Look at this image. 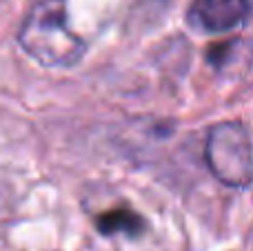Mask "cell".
Returning a JSON list of instances; mask_svg holds the SVG:
<instances>
[{
	"label": "cell",
	"instance_id": "6da1fadb",
	"mask_svg": "<svg viewBox=\"0 0 253 251\" xmlns=\"http://www.w3.org/2000/svg\"><path fill=\"white\" fill-rule=\"evenodd\" d=\"M18 44L47 69L76 67L87 53V42L71 25L69 0H38L22 20Z\"/></svg>",
	"mask_w": 253,
	"mask_h": 251
},
{
	"label": "cell",
	"instance_id": "3957f363",
	"mask_svg": "<svg viewBox=\"0 0 253 251\" xmlns=\"http://www.w3.org/2000/svg\"><path fill=\"white\" fill-rule=\"evenodd\" d=\"M249 13V0H196L189 9V22L205 34H229L245 25Z\"/></svg>",
	"mask_w": 253,
	"mask_h": 251
},
{
	"label": "cell",
	"instance_id": "7a4b0ae2",
	"mask_svg": "<svg viewBox=\"0 0 253 251\" xmlns=\"http://www.w3.org/2000/svg\"><path fill=\"white\" fill-rule=\"evenodd\" d=\"M205 163L222 185L247 189L253 185V142L247 127L236 120L218 123L207 131Z\"/></svg>",
	"mask_w": 253,
	"mask_h": 251
},
{
	"label": "cell",
	"instance_id": "277c9868",
	"mask_svg": "<svg viewBox=\"0 0 253 251\" xmlns=\"http://www.w3.org/2000/svg\"><path fill=\"white\" fill-rule=\"evenodd\" d=\"M96 229L102 236H126L135 238L147 231V220L129 209H111L96 218Z\"/></svg>",
	"mask_w": 253,
	"mask_h": 251
},
{
	"label": "cell",
	"instance_id": "5b68a950",
	"mask_svg": "<svg viewBox=\"0 0 253 251\" xmlns=\"http://www.w3.org/2000/svg\"><path fill=\"white\" fill-rule=\"evenodd\" d=\"M9 196H11V194H9V191L0 185V218L7 216L9 209H11V207H9Z\"/></svg>",
	"mask_w": 253,
	"mask_h": 251
}]
</instances>
